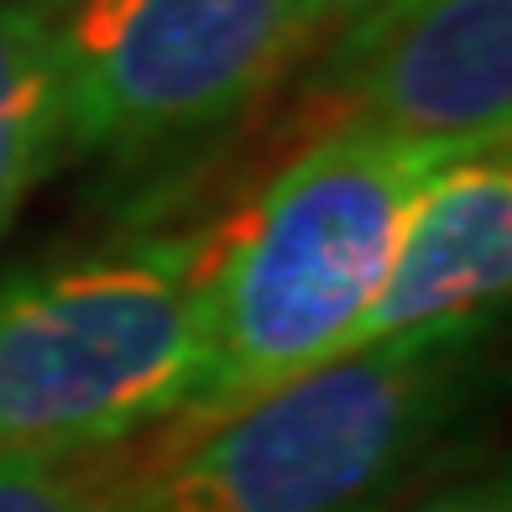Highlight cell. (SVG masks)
Instances as JSON below:
<instances>
[{
    "label": "cell",
    "instance_id": "cell-3",
    "mask_svg": "<svg viewBox=\"0 0 512 512\" xmlns=\"http://www.w3.org/2000/svg\"><path fill=\"white\" fill-rule=\"evenodd\" d=\"M199 236H142L0 283V450H100L204 387Z\"/></svg>",
    "mask_w": 512,
    "mask_h": 512
},
{
    "label": "cell",
    "instance_id": "cell-11",
    "mask_svg": "<svg viewBox=\"0 0 512 512\" xmlns=\"http://www.w3.org/2000/svg\"><path fill=\"white\" fill-rule=\"evenodd\" d=\"M356 6H361V0H345V11H356Z\"/></svg>",
    "mask_w": 512,
    "mask_h": 512
},
{
    "label": "cell",
    "instance_id": "cell-4",
    "mask_svg": "<svg viewBox=\"0 0 512 512\" xmlns=\"http://www.w3.org/2000/svg\"><path fill=\"white\" fill-rule=\"evenodd\" d=\"M345 0H68L58 11L63 157L209 131L283 84Z\"/></svg>",
    "mask_w": 512,
    "mask_h": 512
},
{
    "label": "cell",
    "instance_id": "cell-5",
    "mask_svg": "<svg viewBox=\"0 0 512 512\" xmlns=\"http://www.w3.org/2000/svg\"><path fill=\"white\" fill-rule=\"evenodd\" d=\"M335 121L418 142L502 147L512 131V0H361L319 42Z\"/></svg>",
    "mask_w": 512,
    "mask_h": 512
},
{
    "label": "cell",
    "instance_id": "cell-1",
    "mask_svg": "<svg viewBox=\"0 0 512 512\" xmlns=\"http://www.w3.org/2000/svg\"><path fill=\"white\" fill-rule=\"evenodd\" d=\"M460 152L476 147L335 121L225 225L199 230L209 366L178 429L335 361L382 283L408 209Z\"/></svg>",
    "mask_w": 512,
    "mask_h": 512
},
{
    "label": "cell",
    "instance_id": "cell-10",
    "mask_svg": "<svg viewBox=\"0 0 512 512\" xmlns=\"http://www.w3.org/2000/svg\"><path fill=\"white\" fill-rule=\"evenodd\" d=\"M0 6H53V11H63L68 0H0Z\"/></svg>",
    "mask_w": 512,
    "mask_h": 512
},
{
    "label": "cell",
    "instance_id": "cell-6",
    "mask_svg": "<svg viewBox=\"0 0 512 512\" xmlns=\"http://www.w3.org/2000/svg\"><path fill=\"white\" fill-rule=\"evenodd\" d=\"M512 283V147L460 152L408 209V225L340 356L408 335L486 330Z\"/></svg>",
    "mask_w": 512,
    "mask_h": 512
},
{
    "label": "cell",
    "instance_id": "cell-8",
    "mask_svg": "<svg viewBox=\"0 0 512 512\" xmlns=\"http://www.w3.org/2000/svg\"><path fill=\"white\" fill-rule=\"evenodd\" d=\"M152 434L100 450H0V512H121Z\"/></svg>",
    "mask_w": 512,
    "mask_h": 512
},
{
    "label": "cell",
    "instance_id": "cell-2",
    "mask_svg": "<svg viewBox=\"0 0 512 512\" xmlns=\"http://www.w3.org/2000/svg\"><path fill=\"white\" fill-rule=\"evenodd\" d=\"M486 330L324 361L209 424H162L121 512H387L471 398Z\"/></svg>",
    "mask_w": 512,
    "mask_h": 512
},
{
    "label": "cell",
    "instance_id": "cell-7",
    "mask_svg": "<svg viewBox=\"0 0 512 512\" xmlns=\"http://www.w3.org/2000/svg\"><path fill=\"white\" fill-rule=\"evenodd\" d=\"M63 162L58 11L0 6V230Z\"/></svg>",
    "mask_w": 512,
    "mask_h": 512
},
{
    "label": "cell",
    "instance_id": "cell-9",
    "mask_svg": "<svg viewBox=\"0 0 512 512\" xmlns=\"http://www.w3.org/2000/svg\"><path fill=\"white\" fill-rule=\"evenodd\" d=\"M387 512H512V486L507 476H476V481L439 486V492L418 497V502H398Z\"/></svg>",
    "mask_w": 512,
    "mask_h": 512
}]
</instances>
